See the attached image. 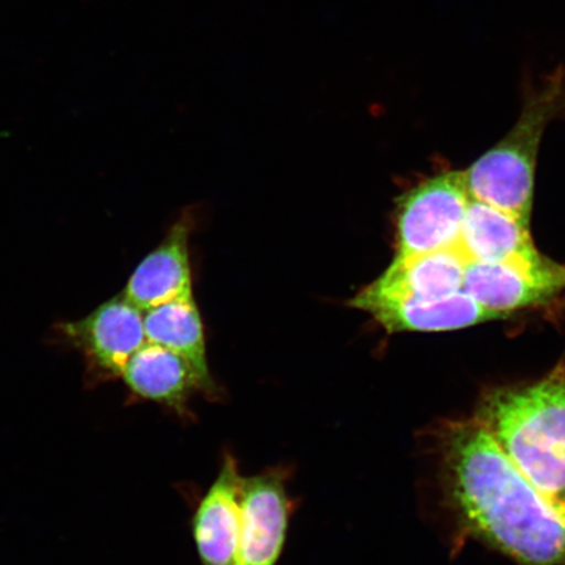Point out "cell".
Wrapping results in <instances>:
<instances>
[{
    "label": "cell",
    "instance_id": "277c9868",
    "mask_svg": "<svg viewBox=\"0 0 565 565\" xmlns=\"http://www.w3.org/2000/svg\"><path fill=\"white\" fill-rule=\"evenodd\" d=\"M470 202L463 171L430 177L409 190L398 203L395 258L456 246Z\"/></svg>",
    "mask_w": 565,
    "mask_h": 565
},
{
    "label": "cell",
    "instance_id": "4fadbf2b",
    "mask_svg": "<svg viewBox=\"0 0 565 565\" xmlns=\"http://www.w3.org/2000/svg\"><path fill=\"white\" fill-rule=\"evenodd\" d=\"M457 245L470 263H499L536 249L527 225L476 200L466 212Z\"/></svg>",
    "mask_w": 565,
    "mask_h": 565
},
{
    "label": "cell",
    "instance_id": "8992f818",
    "mask_svg": "<svg viewBox=\"0 0 565 565\" xmlns=\"http://www.w3.org/2000/svg\"><path fill=\"white\" fill-rule=\"evenodd\" d=\"M60 329L83 353L87 377L94 384L121 379L134 353L147 343L143 310L124 295L103 302L82 320L62 323Z\"/></svg>",
    "mask_w": 565,
    "mask_h": 565
},
{
    "label": "cell",
    "instance_id": "9c48e42d",
    "mask_svg": "<svg viewBox=\"0 0 565 565\" xmlns=\"http://www.w3.org/2000/svg\"><path fill=\"white\" fill-rule=\"evenodd\" d=\"M242 476L227 456L215 482L198 507L193 534L202 565H235L242 530Z\"/></svg>",
    "mask_w": 565,
    "mask_h": 565
},
{
    "label": "cell",
    "instance_id": "ba28073f",
    "mask_svg": "<svg viewBox=\"0 0 565 565\" xmlns=\"http://www.w3.org/2000/svg\"><path fill=\"white\" fill-rule=\"evenodd\" d=\"M242 530L235 565H277L285 547L289 500L278 470L242 478Z\"/></svg>",
    "mask_w": 565,
    "mask_h": 565
},
{
    "label": "cell",
    "instance_id": "3957f363",
    "mask_svg": "<svg viewBox=\"0 0 565 565\" xmlns=\"http://www.w3.org/2000/svg\"><path fill=\"white\" fill-rule=\"evenodd\" d=\"M565 116V73L556 71L526 96L511 131L463 171L471 200L491 204L530 227L535 167L547 126Z\"/></svg>",
    "mask_w": 565,
    "mask_h": 565
},
{
    "label": "cell",
    "instance_id": "5bb4252c",
    "mask_svg": "<svg viewBox=\"0 0 565 565\" xmlns=\"http://www.w3.org/2000/svg\"><path fill=\"white\" fill-rule=\"evenodd\" d=\"M143 321L147 342L180 353L200 374L207 394L216 392L209 371L202 318L193 296L146 310Z\"/></svg>",
    "mask_w": 565,
    "mask_h": 565
},
{
    "label": "cell",
    "instance_id": "7c38bea8",
    "mask_svg": "<svg viewBox=\"0 0 565 565\" xmlns=\"http://www.w3.org/2000/svg\"><path fill=\"white\" fill-rule=\"evenodd\" d=\"M470 260L459 246L419 256L395 258L391 267L372 282L379 291L439 300L463 291L466 266Z\"/></svg>",
    "mask_w": 565,
    "mask_h": 565
},
{
    "label": "cell",
    "instance_id": "6da1fadb",
    "mask_svg": "<svg viewBox=\"0 0 565 565\" xmlns=\"http://www.w3.org/2000/svg\"><path fill=\"white\" fill-rule=\"evenodd\" d=\"M445 494L466 532L519 565H565V519L476 418L440 430Z\"/></svg>",
    "mask_w": 565,
    "mask_h": 565
},
{
    "label": "cell",
    "instance_id": "52a82bcc",
    "mask_svg": "<svg viewBox=\"0 0 565 565\" xmlns=\"http://www.w3.org/2000/svg\"><path fill=\"white\" fill-rule=\"evenodd\" d=\"M350 306L370 313L388 334L406 331L441 333L504 320L480 306L465 291L439 300H422L407 295L379 291L370 285L350 301Z\"/></svg>",
    "mask_w": 565,
    "mask_h": 565
},
{
    "label": "cell",
    "instance_id": "5b68a950",
    "mask_svg": "<svg viewBox=\"0 0 565 565\" xmlns=\"http://www.w3.org/2000/svg\"><path fill=\"white\" fill-rule=\"evenodd\" d=\"M463 291L480 306L508 318L522 309L545 307L565 292V265L535 249L499 263H469Z\"/></svg>",
    "mask_w": 565,
    "mask_h": 565
},
{
    "label": "cell",
    "instance_id": "8fae6325",
    "mask_svg": "<svg viewBox=\"0 0 565 565\" xmlns=\"http://www.w3.org/2000/svg\"><path fill=\"white\" fill-rule=\"evenodd\" d=\"M121 379L136 397L186 412L195 392L207 393L200 374L188 360L162 345L147 342L134 353Z\"/></svg>",
    "mask_w": 565,
    "mask_h": 565
},
{
    "label": "cell",
    "instance_id": "30bf717a",
    "mask_svg": "<svg viewBox=\"0 0 565 565\" xmlns=\"http://www.w3.org/2000/svg\"><path fill=\"white\" fill-rule=\"evenodd\" d=\"M189 221L175 223L164 242L141 260L124 296L140 310L193 296L189 259Z\"/></svg>",
    "mask_w": 565,
    "mask_h": 565
},
{
    "label": "cell",
    "instance_id": "7a4b0ae2",
    "mask_svg": "<svg viewBox=\"0 0 565 565\" xmlns=\"http://www.w3.org/2000/svg\"><path fill=\"white\" fill-rule=\"evenodd\" d=\"M475 418L565 519V363L533 384L487 392Z\"/></svg>",
    "mask_w": 565,
    "mask_h": 565
}]
</instances>
